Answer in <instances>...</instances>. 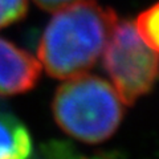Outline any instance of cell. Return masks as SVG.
Instances as JSON below:
<instances>
[{
    "instance_id": "obj_1",
    "label": "cell",
    "mask_w": 159,
    "mask_h": 159,
    "mask_svg": "<svg viewBox=\"0 0 159 159\" xmlns=\"http://www.w3.org/2000/svg\"><path fill=\"white\" fill-rule=\"evenodd\" d=\"M117 23V13L97 0H77L57 9L40 39L39 62L54 78L86 73L102 57Z\"/></svg>"
},
{
    "instance_id": "obj_2",
    "label": "cell",
    "mask_w": 159,
    "mask_h": 159,
    "mask_svg": "<svg viewBox=\"0 0 159 159\" xmlns=\"http://www.w3.org/2000/svg\"><path fill=\"white\" fill-rule=\"evenodd\" d=\"M125 103L106 80L93 74L66 78L54 93L56 123L68 135L85 143H101L121 125Z\"/></svg>"
},
{
    "instance_id": "obj_3",
    "label": "cell",
    "mask_w": 159,
    "mask_h": 159,
    "mask_svg": "<svg viewBox=\"0 0 159 159\" xmlns=\"http://www.w3.org/2000/svg\"><path fill=\"white\" fill-rule=\"evenodd\" d=\"M103 69L125 105H134L159 81V56L130 20H118L102 53Z\"/></svg>"
},
{
    "instance_id": "obj_4",
    "label": "cell",
    "mask_w": 159,
    "mask_h": 159,
    "mask_svg": "<svg viewBox=\"0 0 159 159\" xmlns=\"http://www.w3.org/2000/svg\"><path fill=\"white\" fill-rule=\"evenodd\" d=\"M40 62L27 51L0 37V97L25 93L36 85Z\"/></svg>"
},
{
    "instance_id": "obj_5",
    "label": "cell",
    "mask_w": 159,
    "mask_h": 159,
    "mask_svg": "<svg viewBox=\"0 0 159 159\" xmlns=\"http://www.w3.org/2000/svg\"><path fill=\"white\" fill-rule=\"evenodd\" d=\"M32 138L13 114L0 110V159H32Z\"/></svg>"
},
{
    "instance_id": "obj_6",
    "label": "cell",
    "mask_w": 159,
    "mask_h": 159,
    "mask_svg": "<svg viewBox=\"0 0 159 159\" xmlns=\"http://www.w3.org/2000/svg\"><path fill=\"white\" fill-rule=\"evenodd\" d=\"M134 27L143 41L159 54V3L139 13Z\"/></svg>"
},
{
    "instance_id": "obj_7",
    "label": "cell",
    "mask_w": 159,
    "mask_h": 159,
    "mask_svg": "<svg viewBox=\"0 0 159 159\" xmlns=\"http://www.w3.org/2000/svg\"><path fill=\"white\" fill-rule=\"evenodd\" d=\"M28 11V0H0V29L21 20Z\"/></svg>"
},
{
    "instance_id": "obj_8",
    "label": "cell",
    "mask_w": 159,
    "mask_h": 159,
    "mask_svg": "<svg viewBox=\"0 0 159 159\" xmlns=\"http://www.w3.org/2000/svg\"><path fill=\"white\" fill-rule=\"evenodd\" d=\"M34 3L37 4L40 8L45 9V11H57V9L62 8L68 6V4H72L77 0H33Z\"/></svg>"
}]
</instances>
